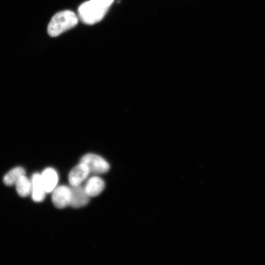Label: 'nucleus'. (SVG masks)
I'll list each match as a JSON object with an SVG mask.
<instances>
[{"instance_id":"1","label":"nucleus","mask_w":265,"mask_h":265,"mask_svg":"<svg viewBox=\"0 0 265 265\" xmlns=\"http://www.w3.org/2000/svg\"><path fill=\"white\" fill-rule=\"evenodd\" d=\"M114 0H89L78 8L80 20L87 25H94L104 17Z\"/></svg>"},{"instance_id":"2","label":"nucleus","mask_w":265,"mask_h":265,"mask_svg":"<svg viewBox=\"0 0 265 265\" xmlns=\"http://www.w3.org/2000/svg\"><path fill=\"white\" fill-rule=\"evenodd\" d=\"M78 22L76 14L70 10H63L56 13L48 26V33L52 37H56L75 26Z\"/></svg>"},{"instance_id":"3","label":"nucleus","mask_w":265,"mask_h":265,"mask_svg":"<svg viewBox=\"0 0 265 265\" xmlns=\"http://www.w3.org/2000/svg\"><path fill=\"white\" fill-rule=\"evenodd\" d=\"M88 168L90 173L94 174H103L109 169L108 162L102 157L92 153L84 155L80 160Z\"/></svg>"},{"instance_id":"4","label":"nucleus","mask_w":265,"mask_h":265,"mask_svg":"<svg viewBox=\"0 0 265 265\" xmlns=\"http://www.w3.org/2000/svg\"><path fill=\"white\" fill-rule=\"evenodd\" d=\"M52 193V200L55 207L63 209L70 206L71 194L70 187L59 186H56Z\"/></svg>"},{"instance_id":"5","label":"nucleus","mask_w":265,"mask_h":265,"mask_svg":"<svg viewBox=\"0 0 265 265\" xmlns=\"http://www.w3.org/2000/svg\"><path fill=\"white\" fill-rule=\"evenodd\" d=\"M70 206L78 208L85 206L89 201L90 196L86 193L84 186L80 185L72 186Z\"/></svg>"},{"instance_id":"6","label":"nucleus","mask_w":265,"mask_h":265,"mask_svg":"<svg viewBox=\"0 0 265 265\" xmlns=\"http://www.w3.org/2000/svg\"><path fill=\"white\" fill-rule=\"evenodd\" d=\"M90 173L87 166L80 162L72 169L68 175L69 182L71 186L80 185Z\"/></svg>"},{"instance_id":"7","label":"nucleus","mask_w":265,"mask_h":265,"mask_svg":"<svg viewBox=\"0 0 265 265\" xmlns=\"http://www.w3.org/2000/svg\"><path fill=\"white\" fill-rule=\"evenodd\" d=\"M41 178L42 182L46 193H50L57 186L58 175L53 168L48 167L42 172Z\"/></svg>"},{"instance_id":"8","label":"nucleus","mask_w":265,"mask_h":265,"mask_svg":"<svg viewBox=\"0 0 265 265\" xmlns=\"http://www.w3.org/2000/svg\"><path fill=\"white\" fill-rule=\"evenodd\" d=\"M30 180L31 182V194L33 200L36 202H42L45 197L46 192L42 182L40 174L38 173L33 174Z\"/></svg>"},{"instance_id":"9","label":"nucleus","mask_w":265,"mask_h":265,"mask_svg":"<svg viewBox=\"0 0 265 265\" xmlns=\"http://www.w3.org/2000/svg\"><path fill=\"white\" fill-rule=\"evenodd\" d=\"M105 184L103 180L98 176L90 177L86 182L84 188L90 197L99 195L104 190Z\"/></svg>"},{"instance_id":"10","label":"nucleus","mask_w":265,"mask_h":265,"mask_svg":"<svg viewBox=\"0 0 265 265\" xmlns=\"http://www.w3.org/2000/svg\"><path fill=\"white\" fill-rule=\"evenodd\" d=\"M16 189L19 196L25 197L31 194V182L26 175L22 176L15 184Z\"/></svg>"},{"instance_id":"11","label":"nucleus","mask_w":265,"mask_h":265,"mask_svg":"<svg viewBox=\"0 0 265 265\" xmlns=\"http://www.w3.org/2000/svg\"><path fill=\"white\" fill-rule=\"evenodd\" d=\"M25 174L26 172L23 168L21 167H15L4 176L3 183L7 186L15 185L18 180Z\"/></svg>"}]
</instances>
